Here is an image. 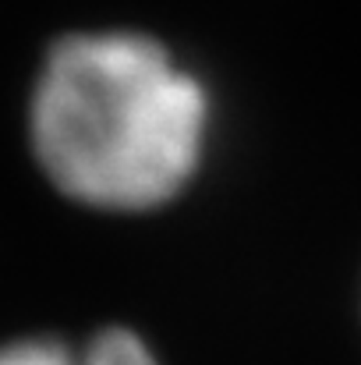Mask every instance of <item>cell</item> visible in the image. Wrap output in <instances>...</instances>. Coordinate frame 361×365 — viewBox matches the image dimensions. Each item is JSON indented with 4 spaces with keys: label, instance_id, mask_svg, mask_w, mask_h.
<instances>
[{
    "label": "cell",
    "instance_id": "cell-2",
    "mask_svg": "<svg viewBox=\"0 0 361 365\" xmlns=\"http://www.w3.org/2000/svg\"><path fill=\"white\" fill-rule=\"evenodd\" d=\"M0 365H156L145 344L127 330H103L85 348L61 341H21L0 348Z\"/></svg>",
    "mask_w": 361,
    "mask_h": 365
},
{
    "label": "cell",
    "instance_id": "cell-1",
    "mask_svg": "<svg viewBox=\"0 0 361 365\" xmlns=\"http://www.w3.org/2000/svg\"><path fill=\"white\" fill-rule=\"evenodd\" d=\"M206 100L145 36H68L32 100V145L46 178L103 210L167 202L195 170Z\"/></svg>",
    "mask_w": 361,
    "mask_h": 365
}]
</instances>
